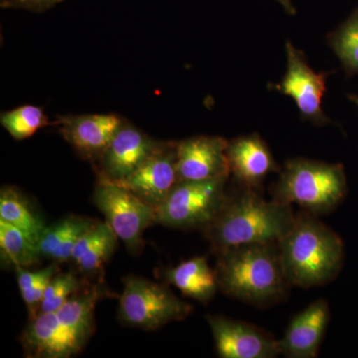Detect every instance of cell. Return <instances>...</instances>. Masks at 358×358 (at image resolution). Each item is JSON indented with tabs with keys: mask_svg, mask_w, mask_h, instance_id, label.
<instances>
[{
	"mask_svg": "<svg viewBox=\"0 0 358 358\" xmlns=\"http://www.w3.org/2000/svg\"><path fill=\"white\" fill-rule=\"evenodd\" d=\"M296 220L291 205L267 201L258 190L240 188L227 195L204 234L214 253L251 244H278Z\"/></svg>",
	"mask_w": 358,
	"mask_h": 358,
	"instance_id": "6da1fadb",
	"label": "cell"
},
{
	"mask_svg": "<svg viewBox=\"0 0 358 358\" xmlns=\"http://www.w3.org/2000/svg\"><path fill=\"white\" fill-rule=\"evenodd\" d=\"M278 248L289 284L301 288L324 286L334 281L345 260L341 238L307 211L296 215Z\"/></svg>",
	"mask_w": 358,
	"mask_h": 358,
	"instance_id": "7a4b0ae2",
	"label": "cell"
},
{
	"mask_svg": "<svg viewBox=\"0 0 358 358\" xmlns=\"http://www.w3.org/2000/svg\"><path fill=\"white\" fill-rule=\"evenodd\" d=\"M219 289L255 307H271L286 298L289 286L278 244H251L216 254Z\"/></svg>",
	"mask_w": 358,
	"mask_h": 358,
	"instance_id": "3957f363",
	"label": "cell"
},
{
	"mask_svg": "<svg viewBox=\"0 0 358 358\" xmlns=\"http://www.w3.org/2000/svg\"><path fill=\"white\" fill-rule=\"evenodd\" d=\"M348 192L343 164L301 157L287 160L279 179L271 188L275 201L299 205L315 215L334 211Z\"/></svg>",
	"mask_w": 358,
	"mask_h": 358,
	"instance_id": "277c9868",
	"label": "cell"
},
{
	"mask_svg": "<svg viewBox=\"0 0 358 358\" xmlns=\"http://www.w3.org/2000/svg\"><path fill=\"white\" fill-rule=\"evenodd\" d=\"M229 178L178 181L157 209V222L179 229L201 228L214 220L227 199Z\"/></svg>",
	"mask_w": 358,
	"mask_h": 358,
	"instance_id": "5b68a950",
	"label": "cell"
},
{
	"mask_svg": "<svg viewBox=\"0 0 358 358\" xmlns=\"http://www.w3.org/2000/svg\"><path fill=\"white\" fill-rule=\"evenodd\" d=\"M192 306L180 300L164 285L138 277L124 280L120 298V317L124 324L152 331L186 319Z\"/></svg>",
	"mask_w": 358,
	"mask_h": 358,
	"instance_id": "8992f818",
	"label": "cell"
},
{
	"mask_svg": "<svg viewBox=\"0 0 358 358\" xmlns=\"http://www.w3.org/2000/svg\"><path fill=\"white\" fill-rule=\"evenodd\" d=\"M94 202L117 238L131 251L140 250L143 244V232L157 222L154 207L102 174L99 176Z\"/></svg>",
	"mask_w": 358,
	"mask_h": 358,
	"instance_id": "52a82bcc",
	"label": "cell"
},
{
	"mask_svg": "<svg viewBox=\"0 0 358 358\" xmlns=\"http://www.w3.org/2000/svg\"><path fill=\"white\" fill-rule=\"evenodd\" d=\"M286 50V74L275 89L293 99L303 119L315 126H326L331 120L324 114L322 106L329 74L313 71L303 52L289 42H287Z\"/></svg>",
	"mask_w": 358,
	"mask_h": 358,
	"instance_id": "ba28073f",
	"label": "cell"
},
{
	"mask_svg": "<svg viewBox=\"0 0 358 358\" xmlns=\"http://www.w3.org/2000/svg\"><path fill=\"white\" fill-rule=\"evenodd\" d=\"M216 352L222 358H275L281 355L279 341L265 329L222 315H208Z\"/></svg>",
	"mask_w": 358,
	"mask_h": 358,
	"instance_id": "9c48e42d",
	"label": "cell"
},
{
	"mask_svg": "<svg viewBox=\"0 0 358 358\" xmlns=\"http://www.w3.org/2000/svg\"><path fill=\"white\" fill-rule=\"evenodd\" d=\"M176 162V143H162L134 173L115 182L157 210L178 182Z\"/></svg>",
	"mask_w": 358,
	"mask_h": 358,
	"instance_id": "30bf717a",
	"label": "cell"
},
{
	"mask_svg": "<svg viewBox=\"0 0 358 358\" xmlns=\"http://www.w3.org/2000/svg\"><path fill=\"white\" fill-rule=\"evenodd\" d=\"M228 141L221 136H200L176 143L178 181L230 178Z\"/></svg>",
	"mask_w": 358,
	"mask_h": 358,
	"instance_id": "8fae6325",
	"label": "cell"
},
{
	"mask_svg": "<svg viewBox=\"0 0 358 358\" xmlns=\"http://www.w3.org/2000/svg\"><path fill=\"white\" fill-rule=\"evenodd\" d=\"M117 115H80L58 117L59 133L85 159L100 160L122 124Z\"/></svg>",
	"mask_w": 358,
	"mask_h": 358,
	"instance_id": "7c38bea8",
	"label": "cell"
},
{
	"mask_svg": "<svg viewBox=\"0 0 358 358\" xmlns=\"http://www.w3.org/2000/svg\"><path fill=\"white\" fill-rule=\"evenodd\" d=\"M162 143L124 122L100 159V174L110 180H122L155 154Z\"/></svg>",
	"mask_w": 358,
	"mask_h": 358,
	"instance_id": "4fadbf2b",
	"label": "cell"
},
{
	"mask_svg": "<svg viewBox=\"0 0 358 358\" xmlns=\"http://www.w3.org/2000/svg\"><path fill=\"white\" fill-rule=\"evenodd\" d=\"M227 157L230 176L242 187L260 192L268 174L281 171L270 148L257 134L228 141Z\"/></svg>",
	"mask_w": 358,
	"mask_h": 358,
	"instance_id": "5bb4252c",
	"label": "cell"
},
{
	"mask_svg": "<svg viewBox=\"0 0 358 358\" xmlns=\"http://www.w3.org/2000/svg\"><path fill=\"white\" fill-rule=\"evenodd\" d=\"M331 312L326 300H317L294 315L279 341L281 355L288 358H315L324 341Z\"/></svg>",
	"mask_w": 358,
	"mask_h": 358,
	"instance_id": "9a60e30c",
	"label": "cell"
},
{
	"mask_svg": "<svg viewBox=\"0 0 358 358\" xmlns=\"http://www.w3.org/2000/svg\"><path fill=\"white\" fill-rule=\"evenodd\" d=\"M29 357L67 358L81 352L85 345L59 320L56 313H41L30 322L22 336Z\"/></svg>",
	"mask_w": 358,
	"mask_h": 358,
	"instance_id": "2e32d148",
	"label": "cell"
},
{
	"mask_svg": "<svg viewBox=\"0 0 358 358\" xmlns=\"http://www.w3.org/2000/svg\"><path fill=\"white\" fill-rule=\"evenodd\" d=\"M166 278L185 296L202 303L210 301L219 289L215 268H210L205 257H194L169 268Z\"/></svg>",
	"mask_w": 358,
	"mask_h": 358,
	"instance_id": "e0dca14e",
	"label": "cell"
},
{
	"mask_svg": "<svg viewBox=\"0 0 358 358\" xmlns=\"http://www.w3.org/2000/svg\"><path fill=\"white\" fill-rule=\"evenodd\" d=\"M117 239L109 223L95 221L78 239L71 260L82 272H96L114 253Z\"/></svg>",
	"mask_w": 358,
	"mask_h": 358,
	"instance_id": "ac0fdd59",
	"label": "cell"
},
{
	"mask_svg": "<svg viewBox=\"0 0 358 358\" xmlns=\"http://www.w3.org/2000/svg\"><path fill=\"white\" fill-rule=\"evenodd\" d=\"M94 222L91 219L70 216L50 227H45L38 242L40 254L57 263L67 262L72 259L78 239Z\"/></svg>",
	"mask_w": 358,
	"mask_h": 358,
	"instance_id": "d6986e66",
	"label": "cell"
},
{
	"mask_svg": "<svg viewBox=\"0 0 358 358\" xmlns=\"http://www.w3.org/2000/svg\"><path fill=\"white\" fill-rule=\"evenodd\" d=\"M0 220L22 231L38 246L45 226L20 190L13 186H4L0 192Z\"/></svg>",
	"mask_w": 358,
	"mask_h": 358,
	"instance_id": "ffe728a7",
	"label": "cell"
},
{
	"mask_svg": "<svg viewBox=\"0 0 358 358\" xmlns=\"http://www.w3.org/2000/svg\"><path fill=\"white\" fill-rule=\"evenodd\" d=\"M99 299V289L94 288L71 296L56 312L59 320L82 343H86L93 331L94 310Z\"/></svg>",
	"mask_w": 358,
	"mask_h": 358,
	"instance_id": "44dd1931",
	"label": "cell"
},
{
	"mask_svg": "<svg viewBox=\"0 0 358 358\" xmlns=\"http://www.w3.org/2000/svg\"><path fill=\"white\" fill-rule=\"evenodd\" d=\"M0 248L2 258L15 267L27 268L38 264V246L22 231L0 220Z\"/></svg>",
	"mask_w": 358,
	"mask_h": 358,
	"instance_id": "7402d4cb",
	"label": "cell"
},
{
	"mask_svg": "<svg viewBox=\"0 0 358 358\" xmlns=\"http://www.w3.org/2000/svg\"><path fill=\"white\" fill-rule=\"evenodd\" d=\"M329 44L350 75L358 74V7L329 36Z\"/></svg>",
	"mask_w": 358,
	"mask_h": 358,
	"instance_id": "603a6c76",
	"label": "cell"
},
{
	"mask_svg": "<svg viewBox=\"0 0 358 358\" xmlns=\"http://www.w3.org/2000/svg\"><path fill=\"white\" fill-rule=\"evenodd\" d=\"M0 124L16 141H23L48 126L49 120L42 108L24 105L2 113Z\"/></svg>",
	"mask_w": 358,
	"mask_h": 358,
	"instance_id": "cb8c5ba5",
	"label": "cell"
},
{
	"mask_svg": "<svg viewBox=\"0 0 358 358\" xmlns=\"http://www.w3.org/2000/svg\"><path fill=\"white\" fill-rule=\"evenodd\" d=\"M18 287L26 307L29 310L30 317H36L37 308L40 307L43 299L45 289L52 278L58 274L55 265H50L38 271L26 270L25 268L15 267Z\"/></svg>",
	"mask_w": 358,
	"mask_h": 358,
	"instance_id": "d4e9b609",
	"label": "cell"
},
{
	"mask_svg": "<svg viewBox=\"0 0 358 358\" xmlns=\"http://www.w3.org/2000/svg\"><path fill=\"white\" fill-rule=\"evenodd\" d=\"M80 288L77 278L70 273L56 274L45 289L43 299L40 303L41 313H56L69 300L71 296Z\"/></svg>",
	"mask_w": 358,
	"mask_h": 358,
	"instance_id": "484cf974",
	"label": "cell"
},
{
	"mask_svg": "<svg viewBox=\"0 0 358 358\" xmlns=\"http://www.w3.org/2000/svg\"><path fill=\"white\" fill-rule=\"evenodd\" d=\"M65 0H2L1 7L4 9L27 10L41 13L53 8Z\"/></svg>",
	"mask_w": 358,
	"mask_h": 358,
	"instance_id": "4316f807",
	"label": "cell"
},
{
	"mask_svg": "<svg viewBox=\"0 0 358 358\" xmlns=\"http://www.w3.org/2000/svg\"><path fill=\"white\" fill-rule=\"evenodd\" d=\"M275 1H277L289 15H294V14H296V7L294 6L292 0H275Z\"/></svg>",
	"mask_w": 358,
	"mask_h": 358,
	"instance_id": "83f0119b",
	"label": "cell"
},
{
	"mask_svg": "<svg viewBox=\"0 0 358 358\" xmlns=\"http://www.w3.org/2000/svg\"><path fill=\"white\" fill-rule=\"evenodd\" d=\"M348 99H350V101H352L353 103H355V105L358 107V96L357 95H348Z\"/></svg>",
	"mask_w": 358,
	"mask_h": 358,
	"instance_id": "f1b7e54d",
	"label": "cell"
}]
</instances>
